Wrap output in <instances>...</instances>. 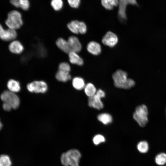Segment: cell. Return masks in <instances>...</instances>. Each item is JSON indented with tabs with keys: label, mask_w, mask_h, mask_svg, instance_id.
Masks as SVG:
<instances>
[{
	"label": "cell",
	"mask_w": 166,
	"mask_h": 166,
	"mask_svg": "<svg viewBox=\"0 0 166 166\" xmlns=\"http://www.w3.org/2000/svg\"><path fill=\"white\" fill-rule=\"evenodd\" d=\"M0 97L3 102L10 104L12 109L18 108L20 104V100L18 96L10 90H5L1 94Z\"/></svg>",
	"instance_id": "obj_5"
},
{
	"label": "cell",
	"mask_w": 166,
	"mask_h": 166,
	"mask_svg": "<svg viewBox=\"0 0 166 166\" xmlns=\"http://www.w3.org/2000/svg\"><path fill=\"white\" fill-rule=\"evenodd\" d=\"M68 54L69 61L71 63L79 66L83 65V60L77 53L71 52Z\"/></svg>",
	"instance_id": "obj_16"
},
{
	"label": "cell",
	"mask_w": 166,
	"mask_h": 166,
	"mask_svg": "<svg viewBox=\"0 0 166 166\" xmlns=\"http://www.w3.org/2000/svg\"><path fill=\"white\" fill-rule=\"evenodd\" d=\"M5 23L9 28L15 30L20 28L23 24L21 13L16 10L10 12Z\"/></svg>",
	"instance_id": "obj_3"
},
{
	"label": "cell",
	"mask_w": 166,
	"mask_h": 166,
	"mask_svg": "<svg viewBox=\"0 0 166 166\" xmlns=\"http://www.w3.org/2000/svg\"><path fill=\"white\" fill-rule=\"evenodd\" d=\"M10 3L16 7H20L24 10H28L30 6L29 0H10Z\"/></svg>",
	"instance_id": "obj_15"
},
{
	"label": "cell",
	"mask_w": 166,
	"mask_h": 166,
	"mask_svg": "<svg viewBox=\"0 0 166 166\" xmlns=\"http://www.w3.org/2000/svg\"><path fill=\"white\" fill-rule=\"evenodd\" d=\"M72 83L73 87L77 90L84 89L85 85L84 80L78 77H74L73 79Z\"/></svg>",
	"instance_id": "obj_19"
},
{
	"label": "cell",
	"mask_w": 166,
	"mask_h": 166,
	"mask_svg": "<svg viewBox=\"0 0 166 166\" xmlns=\"http://www.w3.org/2000/svg\"><path fill=\"white\" fill-rule=\"evenodd\" d=\"M27 88L28 90L31 92L43 93L47 91L48 86L45 81H37L28 84Z\"/></svg>",
	"instance_id": "obj_9"
},
{
	"label": "cell",
	"mask_w": 166,
	"mask_h": 166,
	"mask_svg": "<svg viewBox=\"0 0 166 166\" xmlns=\"http://www.w3.org/2000/svg\"><path fill=\"white\" fill-rule=\"evenodd\" d=\"M118 42L117 36L111 31H108L104 35L102 39V42L104 45L109 47L115 46Z\"/></svg>",
	"instance_id": "obj_10"
},
{
	"label": "cell",
	"mask_w": 166,
	"mask_h": 166,
	"mask_svg": "<svg viewBox=\"0 0 166 166\" xmlns=\"http://www.w3.org/2000/svg\"><path fill=\"white\" fill-rule=\"evenodd\" d=\"M12 161L9 156L2 154L0 156V166H11Z\"/></svg>",
	"instance_id": "obj_26"
},
{
	"label": "cell",
	"mask_w": 166,
	"mask_h": 166,
	"mask_svg": "<svg viewBox=\"0 0 166 166\" xmlns=\"http://www.w3.org/2000/svg\"><path fill=\"white\" fill-rule=\"evenodd\" d=\"M84 89L85 94L89 97L95 95L97 90L95 86L91 83L85 85Z\"/></svg>",
	"instance_id": "obj_22"
},
{
	"label": "cell",
	"mask_w": 166,
	"mask_h": 166,
	"mask_svg": "<svg viewBox=\"0 0 166 166\" xmlns=\"http://www.w3.org/2000/svg\"><path fill=\"white\" fill-rule=\"evenodd\" d=\"M56 43L57 47L64 53L68 54L70 52L67 41L63 38H60L57 39Z\"/></svg>",
	"instance_id": "obj_17"
},
{
	"label": "cell",
	"mask_w": 166,
	"mask_h": 166,
	"mask_svg": "<svg viewBox=\"0 0 166 166\" xmlns=\"http://www.w3.org/2000/svg\"><path fill=\"white\" fill-rule=\"evenodd\" d=\"M112 78L115 86L119 88L129 89L135 85L132 79L128 78L127 73L121 70L115 71L113 74Z\"/></svg>",
	"instance_id": "obj_1"
},
{
	"label": "cell",
	"mask_w": 166,
	"mask_h": 166,
	"mask_svg": "<svg viewBox=\"0 0 166 166\" xmlns=\"http://www.w3.org/2000/svg\"><path fill=\"white\" fill-rule=\"evenodd\" d=\"M7 86L9 90L14 93L19 92L21 89L19 82L14 79H10L8 81Z\"/></svg>",
	"instance_id": "obj_20"
},
{
	"label": "cell",
	"mask_w": 166,
	"mask_h": 166,
	"mask_svg": "<svg viewBox=\"0 0 166 166\" xmlns=\"http://www.w3.org/2000/svg\"><path fill=\"white\" fill-rule=\"evenodd\" d=\"M69 6L74 8H77L79 6L80 0H67Z\"/></svg>",
	"instance_id": "obj_30"
},
{
	"label": "cell",
	"mask_w": 166,
	"mask_h": 166,
	"mask_svg": "<svg viewBox=\"0 0 166 166\" xmlns=\"http://www.w3.org/2000/svg\"><path fill=\"white\" fill-rule=\"evenodd\" d=\"M119 8L118 16L119 20L123 22L127 19L126 13L127 6L129 5H137L136 0H118Z\"/></svg>",
	"instance_id": "obj_7"
},
{
	"label": "cell",
	"mask_w": 166,
	"mask_h": 166,
	"mask_svg": "<svg viewBox=\"0 0 166 166\" xmlns=\"http://www.w3.org/2000/svg\"><path fill=\"white\" fill-rule=\"evenodd\" d=\"M50 5L55 10L58 11L62 8L63 2L62 0H51Z\"/></svg>",
	"instance_id": "obj_27"
},
{
	"label": "cell",
	"mask_w": 166,
	"mask_h": 166,
	"mask_svg": "<svg viewBox=\"0 0 166 166\" xmlns=\"http://www.w3.org/2000/svg\"><path fill=\"white\" fill-rule=\"evenodd\" d=\"M105 141V137L101 134H97L93 138V141L94 144L97 145Z\"/></svg>",
	"instance_id": "obj_28"
},
{
	"label": "cell",
	"mask_w": 166,
	"mask_h": 166,
	"mask_svg": "<svg viewBox=\"0 0 166 166\" xmlns=\"http://www.w3.org/2000/svg\"><path fill=\"white\" fill-rule=\"evenodd\" d=\"M155 161L158 165L162 166L166 164V153L161 152L158 154L155 157Z\"/></svg>",
	"instance_id": "obj_25"
},
{
	"label": "cell",
	"mask_w": 166,
	"mask_h": 166,
	"mask_svg": "<svg viewBox=\"0 0 166 166\" xmlns=\"http://www.w3.org/2000/svg\"><path fill=\"white\" fill-rule=\"evenodd\" d=\"M2 124L1 122V121H0V131L2 129Z\"/></svg>",
	"instance_id": "obj_32"
},
{
	"label": "cell",
	"mask_w": 166,
	"mask_h": 166,
	"mask_svg": "<svg viewBox=\"0 0 166 166\" xmlns=\"http://www.w3.org/2000/svg\"><path fill=\"white\" fill-rule=\"evenodd\" d=\"M102 6L106 9L111 10L119 4L118 0H101Z\"/></svg>",
	"instance_id": "obj_21"
},
{
	"label": "cell",
	"mask_w": 166,
	"mask_h": 166,
	"mask_svg": "<svg viewBox=\"0 0 166 166\" xmlns=\"http://www.w3.org/2000/svg\"><path fill=\"white\" fill-rule=\"evenodd\" d=\"M67 42L71 52L78 53L82 49V45L78 39L75 36L69 37L67 40Z\"/></svg>",
	"instance_id": "obj_12"
},
{
	"label": "cell",
	"mask_w": 166,
	"mask_h": 166,
	"mask_svg": "<svg viewBox=\"0 0 166 166\" xmlns=\"http://www.w3.org/2000/svg\"><path fill=\"white\" fill-rule=\"evenodd\" d=\"M81 155L76 149H72L62 154L61 160L64 166H79Z\"/></svg>",
	"instance_id": "obj_2"
},
{
	"label": "cell",
	"mask_w": 166,
	"mask_h": 166,
	"mask_svg": "<svg viewBox=\"0 0 166 166\" xmlns=\"http://www.w3.org/2000/svg\"><path fill=\"white\" fill-rule=\"evenodd\" d=\"M87 49L89 52L94 55H98L101 51V45L95 41L89 42L87 45Z\"/></svg>",
	"instance_id": "obj_13"
},
{
	"label": "cell",
	"mask_w": 166,
	"mask_h": 166,
	"mask_svg": "<svg viewBox=\"0 0 166 166\" xmlns=\"http://www.w3.org/2000/svg\"><path fill=\"white\" fill-rule=\"evenodd\" d=\"M98 120L104 124H107L111 123L112 121L111 116L108 113H102L97 116Z\"/></svg>",
	"instance_id": "obj_23"
},
{
	"label": "cell",
	"mask_w": 166,
	"mask_h": 166,
	"mask_svg": "<svg viewBox=\"0 0 166 166\" xmlns=\"http://www.w3.org/2000/svg\"><path fill=\"white\" fill-rule=\"evenodd\" d=\"M2 107L4 110L7 111H10L12 109L11 106L9 104L4 102L2 105Z\"/></svg>",
	"instance_id": "obj_31"
},
{
	"label": "cell",
	"mask_w": 166,
	"mask_h": 166,
	"mask_svg": "<svg viewBox=\"0 0 166 166\" xmlns=\"http://www.w3.org/2000/svg\"><path fill=\"white\" fill-rule=\"evenodd\" d=\"M105 92L102 90H97L95 95L89 97V106L98 110L102 109L104 107V105L101 99L105 97Z\"/></svg>",
	"instance_id": "obj_6"
},
{
	"label": "cell",
	"mask_w": 166,
	"mask_h": 166,
	"mask_svg": "<svg viewBox=\"0 0 166 166\" xmlns=\"http://www.w3.org/2000/svg\"><path fill=\"white\" fill-rule=\"evenodd\" d=\"M55 77L57 80L63 82H67L71 78L69 72L60 70L56 73Z\"/></svg>",
	"instance_id": "obj_18"
},
{
	"label": "cell",
	"mask_w": 166,
	"mask_h": 166,
	"mask_svg": "<svg viewBox=\"0 0 166 166\" xmlns=\"http://www.w3.org/2000/svg\"><path fill=\"white\" fill-rule=\"evenodd\" d=\"M149 145L147 141L145 140L139 142L137 145V148L138 151L142 153L147 152L149 149Z\"/></svg>",
	"instance_id": "obj_24"
},
{
	"label": "cell",
	"mask_w": 166,
	"mask_h": 166,
	"mask_svg": "<svg viewBox=\"0 0 166 166\" xmlns=\"http://www.w3.org/2000/svg\"><path fill=\"white\" fill-rule=\"evenodd\" d=\"M58 68V70L69 72L71 70V67L69 64L65 62L60 63L59 65Z\"/></svg>",
	"instance_id": "obj_29"
},
{
	"label": "cell",
	"mask_w": 166,
	"mask_h": 166,
	"mask_svg": "<svg viewBox=\"0 0 166 166\" xmlns=\"http://www.w3.org/2000/svg\"><path fill=\"white\" fill-rule=\"evenodd\" d=\"M17 36L16 30L9 28L5 29L0 24V38L5 41L14 40Z\"/></svg>",
	"instance_id": "obj_11"
},
{
	"label": "cell",
	"mask_w": 166,
	"mask_h": 166,
	"mask_svg": "<svg viewBox=\"0 0 166 166\" xmlns=\"http://www.w3.org/2000/svg\"></svg>",
	"instance_id": "obj_33"
},
{
	"label": "cell",
	"mask_w": 166,
	"mask_h": 166,
	"mask_svg": "<svg viewBox=\"0 0 166 166\" xmlns=\"http://www.w3.org/2000/svg\"><path fill=\"white\" fill-rule=\"evenodd\" d=\"M9 49L13 53L19 54L24 50V48L22 43L18 41L13 40L10 44Z\"/></svg>",
	"instance_id": "obj_14"
},
{
	"label": "cell",
	"mask_w": 166,
	"mask_h": 166,
	"mask_svg": "<svg viewBox=\"0 0 166 166\" xmlns=\"http://www.w3.org/2000/svg\"><path fill=\"white\" fill-rule=\"evenodd\" d=\"M148 108L145 105L143 104L136 108L133 117L140 126L144 127L148 122Z\"/></svg>",
	"instance_id": "obj_4"
},
{
	"label": "cell",
	"mask_w": 166,
	"mask_h": 166,
	"mask_svg": "<svg viewBox=\"0 0 166 166\" xmlns=\"http://www.w3.org/2000/svg\"><path fill=\"white\" fill-rule=\"evenodd\" d=\"M67 26L70 31L76 34H84L87 31L86 24L83 22L77 20L70 22L67 24Z\"/></svg>",
	"instance_id": "obj_8"
}]
</instances>
